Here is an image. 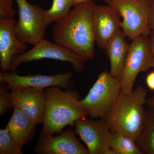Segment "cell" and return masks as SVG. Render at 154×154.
<instances>
[{"mask_svg":"<svg viewBox=\"0 0 154 154\" xmlns=\"http://www.w3.org/2000/svg\"><path fill=\"white\" fill-rule=\"evenodd\" d=\"M95 5L92 2L73 7L65 16L55 22L52 28L54 43L73 51L85 61L95 55L93 23Z\"/></svg>","mask_w":154,"mask_h":154,"instance_id":"cell-1","label":"cell"},{"mask_svg":"<svg viewBox=\"0 0 154 154\" xmlns=\"http://www.w3.org/2000/svg\"><path fill=\"white\" fill-rule=\"evenodd\" d=\"M147 94L146 90L140 85L129 94L121 91L105 118L111 133L121 134L136 143L143 128L146 113L143 105Z\"/></svg>","mask_w":154,"mask_h":154,"instance_id":"cell-2","label":"cell"},{"mask_svg":"<svg viewBox=\"0 0 154 154\" xmlns=\"http://www.w3.org/2000/svg\"><path fill=\"white\" fill-rule=\"evenodd\" d=\"M53 86L46 88V110L39 136L61 133L67 125L75 126L79 119L88 116L80 103L79 94L75 90H61Z\"/></svg>","mask_w":154,"mask_h":154,"instance_id":"cell-3","label":"cell"},{"mask_svg":"<svg viewBox=\"0 0 154 154\" xmlns=\"http://www.w3.org/2000/svg\"><path fill=\"white\" fill-rule=\"evenodd\" d=\"M121 91V81L107 71L100 73L85 98L80 103L92 119L106 118Z\"/></svg>","mask_w":154,"mask_h":154,"instance_id":"cell-4","label":"cell"},{"mask_svg":"<svg viewBox=\"0 0 154 154\" xmlns=\"http://www.w3.org/2000/svg\"><path fill=\"white\" fill-rule=\"evenodd\" d=\"M120 14L121 28L125 36L133 40L140 36H149L151 0H103Z\"/></svg>","mask_w":154,"mask_h":154,"instance_id":"cell-5","label":"cell"},{"mask_svg":"<svg viewBox=\"0 0 154 154\" xmlns=\"http://www.w3.org/2000/svg\"><path fill=\"white\" fill-rule=\"evenodd\" d=\"M152 68H154V55L149 36H139L130 44L120 79L121 92L131 94L137 75Z\"/></svg>","mask_w":154,"mask_h":154,"instance_id":"cell-6","label":"cell"},{"mask_svg":"<svg viewBox=\"0 0 154 154\" xmlns=\"http://www.w3.org/2000/svg\"><path fill=\"white\" fill-rule=\"evenodd\" d=\"M42 59H50L68 62L72 65L77 73L82 72L85 69V60L81 56L72 50L43 39L27 52L14 56L11 61L10 71H16L21 63Z\"/></svg>","mask_w":154,"mask_h":154,"instance_id":"cell-7","label":"cell"},{"mask_svg":"<svg viewBox=\"0 0 154 154\" xmlns=\"http://www.w3.org/2000/svg\"><path fill=\"white\" fill-rule=\"evenodd\" d=\"M19 8V19L14 27L17 38L25 44L36 45L44 39L47 26L44 22L45 10L26 0H16Z\"/></svg>","mask_w":154,"mask_h":154,"instance_id":"cell-8","label":"cell"},{"mask_svg":"<svg viewBox=\"0 0 154 154\" xmlns=\"http://www.w3.org/2000/svg\"><path fill=\"white\" fill-rule=\"evenodd\" d=\"M87 117L75 122V132L87 146L90 154H114L110 148L112 133L108 128L106 118L99 120Z\"/></svg>","mask_w":154,"mask_h":154,"instance_id":"cell-9","label":"cell"},{"mask_svg":"<svg viewBox=\"0 0 154 154\" xmlns=\"http://www.w3.org/2000/svg\"><path fill=\"white\" fill-rule=\"evenodd\" d=\"M73 73L69 71L64 74L55 75H28L22 76L16 71L0 72V82L5 83L8 90L24 87L45 88L53 86H57L71 90L73 86Z\"/></svg>","mask_w":154,"mask_h":154,"instance_id":"cell-10","label":"cell"},{"mask_svg":"<svg viewBox=\"0 0 154 154\" xmlns=\"http://www.w3.org/2000/svg\"><path fill=\"white\" fill-rule=\"evenodd\" d=\"M10 96L14 107L19 109L36 124L43 123L46 97L44 89L24 87L11 90Z\"/></svg>","mask_w":154,"mask_h":154,"instance_id":"cell-11","label":"cell"},{"mask_svg":"<svg viewBox=\"0 0 154 154\" xmlns=\"http://www.w3.org/2000/svg\"><path fill=\"white\" fill-rule=\"evenodd\" d=\"M60 135H45L40 138L34 148L38 154H90L88 149L78 140L75 131L68 129Z\"/></svg>","mask_w":154,"mask_h":154,"instance_id":"cell-12","label":"cell"},{"mask_svg":"<svg viewBox=\"0 0 154 154\" xmlns=\"http://www.w3.org/2000/svg\"><path fill=\"white\" fill-rule=\"evenodd\" d=\"M121 17L109 5H95L93 12V28L95 41L100 49H105L109 41L121 29Z\"/></svg>","mask_w":154,"mask_h":154,"instance_id":"cell-13","label":"cell"},{"mask_svg":"<svg viewBox=\"0 0 154 154\" xmlns=\"http://www.w3.org/2000/svg\"><path fill=\"white\" fill-rule=\"evenodd\" d=\"M14 19L0 18V67L2 71L10 70L14 56L25 52L26 44L20 41L14 33Z\"/></svg>","mask_w":154,"mask_h":154,"instance_id":"cell-14","label":"cell"},{"mask_svg":"<svg viewBox=\"0 0 154 154\" xmlns=\"http://www.w3.org/2000/svg\"><path fill=\"white\" fill-rule=\"evenodd\" d=\"M126 36L119 29L107 42L105 50L110 61V74L117 79H121L125 62L130 46Z\"/></svg>","mask_w":154,"mask_h":154,"instance_id":"cell-15","label":"cell"},{"mask_svg":"<svg viewBox=\"0 0 154 154\" xmlns=\"http://www.w3.org/2000/svg\"><path fill=\"white\" fill-rule=\"evenodd\" d=\"M36 123L17 107L6 128L22 146L33 139L36 131Z\"/></svg>","mask_w":154,"mask_h":154,"instance_id":"cell-16","label":"cell"},{"mask_svg":"<svg viewBox=\"0 0 154 154\" xmlns=\"http://www.w3.org/2000/svg\"><path fill=\"white\" fill-rule=\"evenodd\" d=\"M142 154H154V110L146 111L143 128L136 142Z\"/></svg>","mask_w":154,"mask_h":154,"instance_id":"cell-17","label":"cell"},{"mask_svg":"<svg viewBox=\"0 0 154 154\" xmlns=\"http://www.w3.org/2000/svg\"><path fill=\"white\" fill-rule=\"evenodd\" d=\"M110 148L114 154H142L135 142L119 133H112Z\"/></svg>","mask_w":154,"mask_h":154,"instance_id":"cell-18","label":"cell"},{"mask_svg":"<svg viewBox=\"0 0 154 154\" xmlns=\"http://www.w3.org/2000/svg\"><path fill=\"white\" fill-rule=\"evenodd\" d=\"M72 7V0H53L51 8L45 11V24L47 27L49 24L63 18Z\"/></svg>","mask_w":154,"mask_h":154,"instance_id":"cell-19","label":"cell"},{"mask_svg":"<svg viewBox=\"0 0 154 154\" xmlns=\"http://www.w3.org/2000/svg\"><path fill=\"white\" fill-rule=\"evenodd\" d=\"M22 147L8 130L0 129V154H23Z\"/></svg>","mask_w":154,"mask_h":154,"instance_id":"cell-20","label":"cell"},{"mask_svg":"<svg viewBox=\"0 0 154 154\" xmlns=\"http://www.w3.org/2000/svg\"><path fill=\"white\" fill-rule=\"evenodd\" d=\"M7 85L5 83L0 84V115L2 116L6 112L14 108L11 100L10 93L8 92Z\"/></svg>","mask_w":154,"mask_h":154,"instance_id":"cell-21","label":"cell"},{"mask_svg":"<svg viewBox=\"0 0 154 154\" xmlns=\"http://www.w3.org/2000/svg\"><path fill=\"white\" fill-rule=\"evenodd\" d=\"M13 5L14 0H0V18L14 19L16 12Z\"/></svg>","mask_w":154,"mask_h":154,"instance_id":"cell-22","label":"cell"},{"mask_svg":"<svg viewBox=\"0 0 154 154\" xmlns=\"http://www.w3.org/2000/svg\"><path fill=\"white\" fill-rule=\"evenodd\" d=\"M149 28L150 31L154 30V0H151Z\"/></svg>","mask_w":154,"mask_h":154,"instance_id":"cell-23","label":"cell"},{"mask_svg":"<svg viewBox=\"0 0 154 154\" xmlns=\"http://www.w3.org/2000/svg\"><path fill=\"white\" fill-rule=\"evenodd\" d=\"M146 83L149 89L154 91V71L151 72L147 75Z\"/></svg>","mask_w":154,"mask_h":154,"instance_id":"cell-24","label":"cell"},{"mask_svg":"<svg viewBox=\"0 0 154 154\" xmlns=\"http://www.w3.org/2000/svg\"><path fill=\"white\" fill-rule=\"evenodd\" d=\"M146 104L150 109L154 110V95L147 99Z\"/></svg>","mask_w":154,"mask_h":154,"instance_id":"cell-25","label":"cell"},{"mask_svg":"<svg viewBox=\"0 0 154 154\" xmlns=\"http://www.w3.org/2000/svg\"><path fill=\"white\" fill-rule=\"evenodd\" d=\"M149 38L152 51L154 55V30L151 32L149 36Z\"/></svg>","mask_w":154,"mask_h":154,"instance_id":"cell-26","label":"cell"},{"mask_svg":"<svg viewBox=\"0 0 154 154\" xmlns=\"http://www.w3.org/2000/svg\"><path fill=\"white\" fill-rule=\"evenodd\" d=\"M93 0H72L73 6H75L79 5L84 3L90 2H93Z\"/></svg>","mask_w":154,"mask_h":154,"instance_id":"cell-27","label":"cell"}]
</instances>
